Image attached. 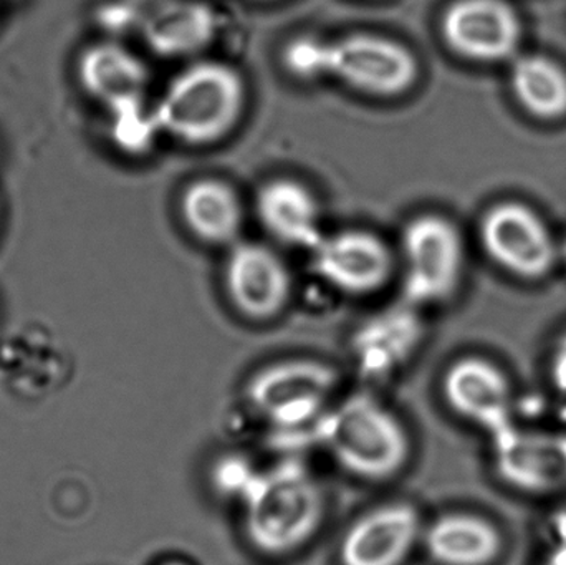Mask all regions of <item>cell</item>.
Masks as SVG:
<instances>
[{"instance_id": "obj_3", "label": "cell", "mask_w": 566, "mask_h": 565, "mask_svg": "<svg viewBox=\"0 0 566 565\" xmlns=\"http://www.w3.org/2000/svg\"><path fill=\"white\" fill-rule=\"evenodd\" d=\"M283 63L300 80H333L373 96H399L419 79V60L398 40L378 33L336 39L296 36L283 50Z\"/></svg>"}, {"instance_id": "obj_14", "label": "cell", "mask_w": 566, "mask_h": 565, "mask_svg": "<svg viewBox=\"0 0 566 565\" xmlns=\"http://www.w3.org/2000/svg\"><path fill=\"white\" fill-rule=\"evenodd\" d=\"M424 338L419 308L392 305L363 322L352 337L356 372L369 384H385L412 360Z\"/></svg>"}, {"instance_id": "obj_13", "label": "cell", "mask_w": 566, "mask_h": 565, "mask_svg": "<svg viewBox=\"0 0 566 565\" xmlns=\"http://www.w3.org/2000/svg\"><path fill=\"white\" fill-rule=\"evenodd\" d=\"M75 76L82 92L109 116L146 106L148 65L115 40H96L83 46L75 60Z\"/></svg>"}, {"instance_id": "obj_20", "label": "cell", "mask_w": 566, "mask_h": 565, "mask_svg": "<svg viewBox=\"0 0 566 565\" xmlns=\"http://www.w3.org/2000/svg\"><path fill=\"white\" fill-rule=\"evenodd\" d=\"M511 88L528 115L544 122L566 116V72L555 60L538 53L517 56Z\"/></svg>"}, {"instance_id": "obj_1", "label": "cell", "mask_w": 566, "mask_h": 565, "mask_svg": "<svg viewBox=\"0 0 566 565\" xmlns=\"http://www.w3.org/2000/svg\"><path fill=\"white\" fill-rule=\"evenodd\" d=\"M242 531L265 557L298 553L319 533L328 513L325 488L300 458L262 468L258 483L239 504Z\"/></svg>"}, {"instance_id": "obj_4", "label": "cell", "mask_w": 566, "mask_h": 565, "mask_svg": "<svg viewBox=\"0 0 566 565\" xmlns=\"http://www.w3.org/2000/svg\"><path fill=\"white\" fill-rule=\"evenodd\" d=\"M248 86L234 66L201 60L182 69L153 105L159 133L186 145H211L238 125Z\"/></svg>"}, {"instance_id": "obj_5", "label": "cell", "mask_w": 566, "mask_h": 565, "mask_svg": "<svg viewBox=\"0 0 566 565\" xmlns=\"http://www.w3.org/2000/svg\"><path fill=\"white\" fill-rule=\"evenodd\" d=\"M339 374L333 365L313 358H289L255 370L244 385L249 410L274 433L305 435L332 408Z\"/></svg>"}, {"instance_id": "obj_8", "label": "cell", "mask_w": 566, "mask_h": 565, "mask_svg": "<svg viewBox=\"0 0 566 565\" xmlns=\"http://www.w3.org/2000/svg\"><path fill=\"white\" fill-rule=\"evenodd\" d=\"M491 440L492 467L505 486L527 496L566 491V435L512 425Z\"/></svg>"}, {"instance_id": "obj_18", "label": "cell", "mask_w": 566, "mask_h": 565, "mask_svg": "<svg viewBox=\"0 0 566 565\" xmlns=\"http://www.w3.org/2000/svg\"><path fill=\"white\" fill-rule=\"evenodd\" d=\"M255 211L269 234L290 248L310 252L325 234L315 196L293 179L265 182L255 196Z\"/></svg>"}, {"instance_id": "obj_26", "label": "cell", "mask_w": 566, "mask_h": 565, "mask_svg": "<svg viewBox=\"0 0 566 565\" xmlns=\"http://www.w3.org/2000/svg\"><path fill=\"white\" fill-rule=\"evenodd\" d=\"M0 222H2V205H0Z\"/></svg>"}, {"instance_id": "obj_19", "label": "cell", "mask_w": 566, "mask_h": 565, "mask_svg": "<svg viewBox=\"0 0 566 565\" xmlns=\"http://www.w3.org/2000/svg\"><path fill=\"white\" fill-rule=\"evenodd\" d=\"M181 215L189 231L209 244H235L244 222L238 192L219 179H199L186 188Z\"/></svg>"}, {"instance_id": "obj_12", "label": "cell", "mask_w": 566, "mask_h": 565, "mask_svg": "<svg viewBox=\"0 0 566 565\" xmlns=\"http://www.w3.org/2000/svg\"><path fill=\"white\" fill-rule=\"evenodd\" d=\"M424 527L415 504H378L346 527L338 546L339 565H405L421 546Z\"/></svg>"}, {"instance_id": "obj_10", "label": "cell", "mask_w": 566, "mask_h": 565, "mask_svg": "<svg viewBox=\"0 0 566 565\" xmlns=\"http://www.w3.org/2000/svg\"><path fill=\"white\" fill-rule=\"evenodd\" d=\"M313 272L335 291L368 295L385 287L396 259L379 236L363 229L323 234L308 252Z\"/></svg>"}, {"instance_id": "obj_22", "label": "cell", "mask_w": 566, "mask_h": 565, "mask_svg": "<svg viewBox=\"0 0 566 565\" xmlns=\"http://www.w3.org/2000/svg\"><path fill=\"white\" fill-rule=\"evenodd\" d=\"M541 565H566V543L554 544Z\"/></svg>"}, {"instance_id": "obj_6", "label": "cell", "mask_w": 566, "mask_h": 565, "mask_svg": "<svg viewBox=\"0 0 566 565\" xmlns=\"http://www.w3.org/2000/svg\"><path fill=\"white\" fill-rule=\"evenodd\" d=\"M402 301L412 307L441 304L458 291L464 242L444 216L422 215L402 229Z\"/></svg>"}, {"instance_id": "obj_9", "label": "cell", "mask_w": 566, "mask_h": 565, "mask_svg": "<svg viewBox=\"0 0 566 565\" xmlns=\"http://www.w3.org/2000/svg\"><path fill=\"white\" fill-rule=\"evenodd\" d=\"M441 33L455 55L495 63L517 55L522 20L507 0H454L442 13Z\"/></svg>"}, {"instance_id": "obj_24", "label": "cell", "mask_w": 566, "mask_h": 565, "mask_svg": "<svg viewBox=\"0 0 566 565\" xmlns=\"http://www.w3.org/2000/svg\"><path fill=\"white\" fill-rule=\"evenodd\" d=\"M159 565H192V564L188 563V561H182V559H169V561H165V563H161Z\"/></svg>"}, {"instance_id": "obj_25", "label": "cell", "mask_w": 566, "mask_h": 565, "mask_svg": "<svg viewBox=\"0 0 566 565\" xmlns=\"http://www.w3.org/2000/svg\"><path fill=\"white\" fill-rule=\"evenodd\" d=\"M560 254H562V258H564V261L566 264V238H565L564 244H562Z\"/></svg>"}, {"instance_id": "obj_15", "label": "cell", "mask_w": 566, "mask_h": 565, "mask_svg": "<svg viewBox=\"0 0 566 565\" xmlns=\"http://www.w3.org/2000/svg\"><path fill=\"white\" fill-rule=\"evenodd\" d=\"M224 279L232 304L252 321L277 317L292 294V275L285 262L274 249L259 242L231 245Z\"/></svg>"}, {"instance_id": "obj_21", "label": "cell", "mask_w": 566, "mask_h": 565, "mask_svg": "<svg viewBox=\"0 0 566 565\" xmlns=\"http://www.w3.org/2000/svg\"><path fill=\"white\" fill-rule=\"evenodd\" d=\"M262 468L242 453L221 454L209 470V483L218 496L241 504L258 483Z\"/></svg>"}, {"instance_id": "obj_17", "label": "cell", "mask_w": 566, "mask_h": 565, "mask_svg": "<svg viewBox=\"0 0 566 565\" xmlns=\"http://www.w3.org/2000/svg\"><path fill=\"white\" fill-rule=\"evenodd\" d=\"M218 27V15L209 3L166 0L143 17L142 35L156 55L182 59L205 50Z\"/></svg>"}, {"instance_id": "obj_7", "label": "cell", "mask_w": 566, "mask_h": 565, "mask_svg": "<svg viewBox=\"0 0 566 565\" xmlns=\"http://www.w3.org/2000/svg\"><path fill=\"white\" fill-rule=\"evenodd\" d=\"M479 238L495 264L527 281L545 278L560 252L545 222L521 202H501L489 209Z\"/></svg>"}, {"instance_id": "obj_11", "label": "cell", "mask_w": 566, "mask_h": 565, "mask_svg": "<svg viewBox=\"0 0 566 565\" xmlns=\"http://www.w3.org/2000/svg\"><path fill=\"white\" fill-rule=\"evenodd\" d=\"M449 410L489 437L512 427L514 388L511 378L489 358L468 355L452 362L441 378Z\"/></svg>"}, {"instance_id": "obj_16", "label": "cell", "mask_w": 566, "mask_h": 565, "mask_svg": "<svg viewBox=\"0 0 566 565\" xmlns=\"http://www.w3.org/2000/svg\"><path fill=\"white\" fill-rule=\"evenodd\" d=\"M421 546L436 565H494L504 554L505 537L482 514L451 511L426 524Z\"/></svg>"}, {"instance_id": "obj_2", "label": "cell", "mask_w": 566, "mask_h": 565, "mask_svg": "<svg viewBox=\"0 0 566 565\" xmlns=\"http://www.w3.org/2000/svg\"><path fill=\"white\" fill-rule=\"evenodd\" d=\"M313 441L343 473L366 483L399 477L412 454L402 418L366 390L335 401L313 430Z\"/></svg>"}, {"instance_id": "obj_23", "label": "cell", "mask_w": 566, "mask_h": 565, "mask_svg": "<svg viewBox=\"0 0 566 565\" xmlns=\"http://www.w3.org/2000/svg\"><path fill=\"white\" fill-rule=\"evenodd\" d=\"M552 526H557V536H554V544L566 543V504L562 510L555 511Z\"/></svg>"}]
</instances>
